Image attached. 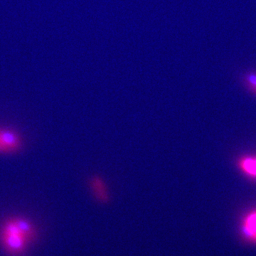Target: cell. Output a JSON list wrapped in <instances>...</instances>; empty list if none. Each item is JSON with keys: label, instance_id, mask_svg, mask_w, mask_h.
<instances>
[{"label": "cell", "instance_id": "3957f363", "mask_svg": "<svg viewBox=\"0 0 256 256\" xmlns=\"http://www.w3.org/2000/svg\"><path fill=\"white\" fill-rule=\"evenodd\" d=\"M240 227L242 238L247 242L256 244V208L246 214Z\"/></svg>", "mask_w": 256, "mask_h": 256}, {"label": "cell", "instance_id": "6da1fadb", "mask_svg": "<svg viewBox=\"0 0 256 256\" xmlns=\"http://www.w3.org/2000/svg\"><path fill=\"white\" fill-rule=\"evenodd\" d=\"M0 240L6 252L10 255H22L26 250L28 240L18 234L0 233Z\"/></svg>", "mask_w": 256, "mask_h": 256}, {"label": "cell", "instance_id": "277c9868", "mask_svg": "<svg viewBox=\"0 0 256 256\" xmlns=\"http://www.w3.org/2000/svg\"><path fill=\"white\" fill-rule=\"evenodd\" d=\"M90 188L96 200L100 203H106L108 201V190L102 178L99 176L92 178L90 182Z\"/></svg>", "mask_w": 256, "mask_h": 256}, {"label": "cell", "instance_id": "5b68a950", "mask_svg": "<svg viewBox=\"0 0 256 256\" xmlns=\"http://www.w3.org/2000/svg\"><path fill=\"white\" fill-rule=\"evenodd\" d=\"M237 165L239 170L246 176L256 180V154L242 156Z\"/></svg>", "mask_w": 256, "mask_h": 256}, {"label": "cell", "instance_id": "7a4b0ae2", "mask_svg": "<svg viewBox=\"0 0 256 256\" xmlns=\"http://www.w3.org/2000/svg\"><path fill=\"white\" fill-rule=\"evenodd\" d=\"M22 146L21 138L12 130L0 129V152H16Z\"/></svg>", "mask_w": 256, "mask_h": 256}, {"label": "cell", "instance_id": "8992f818", "mask_svg": "<svg viewBox=\"0 0 256 256\" xmlns=\"http://www.w3.org/2000/svg\"><path fill=\"white\" fill-rule=\"evenodd\" d=\"M244 82L249 90L256 94V73H249L245 76Z\"/></svg>", "mask_w": 256, "mask_h": 256}]
</instances>
